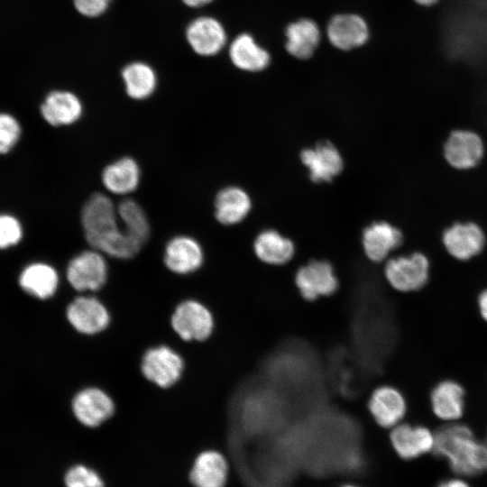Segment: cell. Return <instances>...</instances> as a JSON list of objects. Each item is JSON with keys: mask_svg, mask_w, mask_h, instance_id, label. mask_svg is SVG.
I'll use <instances>...</instances> for the list:
<instances>
[{"mask_svg": "<svg viewBox=\"0 0 487 487\" xmlns=\"http://www.w3.org/2000/svg\"><path fill=\"white\" fill-rule=\"evenodd\" d=\"M84 236L91 248L117 260H129L143 247L129 235L119 220L117 206L106 194L95 192L80 214Z\"/></svg>", "mask_w": 487, "mask_h": 487, "instance_id": "6da1fadb", "label": "cell"}, {"mask_svg": "<svg viewBox=\"0 0 487 487\" xmlns=\"http://www.w3.org/2000/svg\"><path fill=\"white\" fill-rule=\"evenodd\" d=\"M434 435L431 453L446 459L456 475L474 476L487 471V449L468 427L450 424L442 427Z\"/></svg>", "mask_w": 487, "mask_h": 487, "instance_id": "7a4b0ae2", "label": "cell"}, {"mask_svg": "<svg viewBox=\"0 0 487 487\" xmlns=\"http://www.w3.org/2000/svg\"><path fill=\"white\" fill-rule=\"evenodd\" d=\"M173 332L185 342H206L216 330L215 313L206 303L186 299L179 302L170 317Z\"/></svg>", "mask_w": 487, "mask_h": 487, "instance_id": "3957f363", "label": "cell"}, {"mask_svg": "<svg viewBox=\"0 0 487 487\" xmlns=\"http://www.w3.org/2000/svg\"><path fill=\"white\" fill-rule=\"evenodd\" d=\"M140 371L147 381L160 389H170L183 376L185 361L171 346L159 344L148 347L143 352Z\"/></svg>", "mask_w": 487, "mask_h": 487, "instance_id": "277c9868", "label": "cell"}, {"mask_svg": "<svg viewBox=\"0 0 487 487\" xmlns=\"http://www.w3.org/2000/svg\"><path fill=\"white\" fill-rule=\"evenodd\" d=\"M383 275L391 289L409 294L421 289L428 281L430 263L420 252L388 258L382 266Z\"/></svg>", "mask_w": 487, "mask_h": 487, "instance_id": "5b68a950", "label": "cell"}, {"mask_svg": "<svg viewBox=\"0 0 487 487\" xmlns=\"http://www.w3.org/2000/svg\"><path fill=\"white\" fill-rule=\"evenodd\" d=\"M108 275L105 254L91 247L72 257L66 268L67 281L80 294L101 290L107 282Z\"/></svg>", "mask_w": 487, "mask_h": 487, "instance_id": "8992f818", "label": "cell"}, {"mask_svg": "<svg viewBox=\"0 0 487 487\" xmlns=\"http://www.w3.org/2000/svg\"><path fill=\"white\" fill-rule=\"evenodd\" d=\"M65 316L76 332L87 336L106 331L111 323L108 308L92 293H82L75 297L68 304Z\"/></svg>", "mask_w": 487, "mask_h": 487, "instance_id": "52a82bcc", "label": "cell"}, {"mask_svg": "<svg viewBox=\"0 0 487 487\" xmlns=\"http://www.w3.org/2000/svg\"><path fill=\"white\" fill-rule=\"evenodd\" d=\"M295 285L308 301L333 295L339 287L334 265L326 259H310L294 275Z\"/></svg>", "mask_w": 487, "mask_h": 487, "instance_id": "ba28073f", "label": "cell"}, {"mask_svg": "<svg viewBox=\"0 0 487 487\" xmlns=\"http://www.w3.org/2000/svg\"><path fill=\"white\" fill-rule=\"evenodd\" d=\"M76 419L85 427H97L115 412L112 396L98 386H86L76 391L70 402Z\"/></svg>", "mask_w": 487, "mask_h": 487, "instance_id": "9c48e42d", "label": "cell"}, {"mask_svg": "<svg viewBox=\"0 0 487 487\" xmlns=\"http://www.w3.org/2000/svg\"><path fill=\"white\" fill-rule=\"evenodd\" d=\"M367 408L376 425L390 430L404 420L409 404L406 396L398 387L382 384L371 392Z\"/></svg>", "mask_w": 487, "mask_h": 487, "instance_id": "30bf717a", "label": "cell"}, {"mask_svg": "<svg viewBox=\"0 0 487 487\" xmlns=\"http://www.w3.org/2000/svg\"><path fill=\"white\" fill-rule=\"evenodd\" d=\"M443 155L449 166L457 170H471L484 156V143L473 131L455 129L450 132L444 146Z\"/></svg>", "mask_w": 487, "mask_h": 487, "instance_id": "8fae6325", "label": "cell"}, {"mask_svg": "<svg viewBox=\"0 0 487 487\" xmlns=\"http://www.w3.org/2000/svg\"><path fill=\"white\" fill-rule=\"evenodd\" d=\"M204 261L202 245L190 235H176L165 244L163 263L174 274L188 275L196 272L202 267Z\"/></svg>", "mask_w": 487, "mask_h": 487, "instance_id": "7c38bea8", "label": "cell"}, {"mask_svg": "<svg viewBox=\"0 0 487 487\" xmlns=\"http://www.w3.org/2000/svg\"><path fill=\"white\" fill-rule=\"evenodd\" d=\"M442 242L452 257L468 261L482 251L486 237L482 227L476 223L455 222L443 231Z\"/></svg>", "mask_w": 487, "mask_h": 487, "instance_id": "4fadbf2b", "label": "cell"}, {"mask_svg": "<svg viewBox=\"0 0 487 487\" xmlns=\"http://www.w3.org/2000/svg\"><path fill=\"white\" fill-rule=\"evenodd\" d=\"M388 437L394 452L404 460L432 452L435 443V435L429 428L404 421L391 428Z\"/></svg>", "mask_w": 487, "mask_h": 487, "instance_id": "5bb4252c", "label": "cell"}, {"mask_svg": "<svg viewBox=\"0 0 487 487\" xmlns=\"http://www.w3.org/2000/svg\"><path fill=\"white\" fill-rule=\"evenodd\" d=\"M403 242L401 231L386 221L372 223L364 228L361 246L365 258L371 262L381 264Z\"/></svg>", "mask_w": 487, "mask_h": 487, "instance_id": "9a60e30c", "label": "cell"}, {"mask_svg": "<svg viewBox=\"0 0 487 487\" xmlns=\"http://www.w3.org/2000/svg\"><path fill=\"white\" fill-rule=\"evenodd\" d=\"M302 164L308 169L315 183L330 182L344 168V161L337 148L329 141H323L313 148H306L299 154Z\"/></svg>", "mask_w": 487, "mask_h": 487, "instance_id": "2e32d148", "label": "cell"}, {"mask_svg": "<svg viewBox=\"0 0 487 487\" xmlns=\"http://www.w3.org/2000/svg\"><path fill=\"white\" fill-rule=\"evenodd\" d=\"M186 40L192 51L203 57L217 54L226 43V32L222 23L212 16H198L188 24Z\"/></svg>", "mask_w": 487, "mask_h": 487, "instance_id": "e0dca14e", "label": "cell"}, {"mask_svg": "<svg viewBox=\"0 0 487 487\" xmlns=\"http://www.w3.org/2000/svg\"><path fill=\"white\" fill-rule=\"evenodd\" d=\"M83 110L79 97L68 90L51 91L41 106L42 117L55 127L75 124L82 116Z\"/></svg>", "mask_w": 487, "mask_h": 487, "instance_id": "ac0fdd59", "label": "cell"}, {"mask_svg": "<svg viewBox=\"0 0 487 487\" xmlns=\"http://www.w3.org/2000/svg\"><path fill=\"white\" fill-rule=\"evenodd\" d=\"M252 248L261 262L275 267L289 263L297 251L291 239L272 229L259 233L253 242Z\"/></svg>", "mask_w": 487, "mask_h": 487, "instance_id": "d6986e66", "label": "cell"}, {"mask_svg": "<svg viewBox=\"0 0 487 487\" xmlns=\"http://www.w3.org/2000/svg\"><path fill=\"white\" fill-rule=\"evenodd\" d=\"M141 169L132 157L124 156L107 164L101 172V182L111 194L128 195L137 189L141 182Z\"/></svg>", "mask_w": 487, "mask_h": 487, "instance_id": "ffe728a7", "label": "cell"}, {"mask_svg": "<svg viewBox=\"0 0 487 487\" xmlns=\"http://www.w3.org/2000/svg\"><path fill=\"white\" fill-rule=\"evenodd\" d=\"M327 37L335 48L347 51L364 44L369 37V30L361 16L338 14L328 23Z\"/></svg>", "mask_w": 487, "mask_h": 487, "instance_id": "44dd1931", "label": "cell"}, {"mask_svg": "<svg viewBox=\"0 0 487 487\" xmlns=\"http://www.w3.org/2000/svg\"><path fill=\"white\" fill-rule=\"evenodd\" d=\"M215 217L224 225L242 222L252 208V200L242 188L229 186L220 189L214 200Z\"/></svg>", "mask_w": 487, "mask_h": 487, "instance_id": "7402d4cb", "label": "cell"}, {"mask_svg": "<svg viewBox=\"0 0 487 487\" xmlns=\"http://www.w3.org/2000/svg\"><path fill=\"white\" fill-rule=\"evenodd\" d=\"M59 283L58 271L46 262H33L27 265L19 277L21 288L29 295L42 300L55 295Z\"/></svg>", "mask_w": 487, "mask_h": 487, "instance_id": "603a6c76", "label": "cell"}, {"mask_svg": "<svg viewBox=\"0 0 487 487\" xmlns=\"http://www.w3.org/2000/svg\"><path fill=\"white\" fill-rule=\"evenodd\" d=\"M228 466L224 455L215 450L202 452L196 458L189 478L196 487H224Z\"/></svg>", "mask_w": 487, "mask_h": 487, "instance_id": "cb8c5ba5", "label": "cell"}, {"mask_svg": "<svg viewBox=\"0 0 487 487\" xmlns=\"http://www.w3.org/2000/svg\"><path fill=\"white\" fill-rule=\"evenodd\" d=\"M431 409L434 414L445 421L460 418L464 410V391L456 381H443L430 394Z\"/></svg>", "mask_w": 487, "mask_h": 487, "instance_id": "d4e9b609", "label": "cell"}, {"mask_svg": "<svg viewBox=\"0 0 487 487\" xmlns=\"http://www.w3.org/2000/svg\"><path fill=\"white\" fill-rule=\"evenodd\" d=\"M121 77L127 96L133 100H145L156 90L158 78L153 68L143 61L126 64Z\"/></svg>", "mask_w": 487, "mask_h": 487, "instance_id": "484cf974", "label": "cell"}, {"mask_svg": "<svg viewBox=\"0 0 487 487\" xmlns=\"http://www.w3.org/2000/svg\"><path fill=\"white\" fill-rule=\"evenodd\" d=\"M229 57L239 69L256 72L270 63V54L248 33L239 34L230 44Z\"/></svg>", "mask_w": 487, "mask_h": 487, "instance_id": "4316f807", "label": "cell"}, {"mask_svg": "<svg viewBox=\"0 0 487 487\" xmlns=\"http://www.w3.org/2000/svg\"><path fill=\"white\" fill-rule=\"evenodd\" d=\"M286 37L288 52L298 59L306 60L312 56L318 45L320 32L314 21L301 19L289 24Z\"/></svg>", "mask_w": 487, "mask_h": 487, "instance_id": "83f0119b", "label": "cell"}, {"mask_svg": "<svg viewBox=\"0 0 487 487\" xmlns=\"http://www.w3.org/2000/svg\"><path fill=\"white\" fill-rule=\"evenodd\" d=\"M117 213L124 231L144 245L150 237L151 227L142 206L133 198H124L117 205Z\"/></svg>", "mask_w": 487, "mask_h": 487, "instance_id": "f1b7e54d", "label": "cell"}, {"mask_svg": "<svg viewBox=\"0 0 487 487\" xmlns=\"http://www.w3.org/2000/svg\"><path fill=\"white\" fill-rule=\"evenodd\" d=\"M64 480L66 487H105L98 473L82 464L69 468Z\"/></svg>", "mask_w": 487, "mask_h": 487, "instance_id": "f546056e", "label": "cell"}, {"mask_svg": "<svg viewBox=\"0 0 487 487\" xmlns=\"http://www.w3.org/2000/svg\"><path fill=\"white\" fill-rule=\"evenodd\" d=\"M21 126L11 115L0 113V154L7 153L18 142Z\"/></svg>", "mask_w": 487, "mask_h": 487, "instance_id": "4dcf8cb0", "label": "cell"}, {"mask_svg": "<svg viewBox=\"0 0 487 487\" xmlns=\"http://www.w3.org/2000/svg\"><path fill=\"white\" fill-rule=\"evenodd\" d=\"M22 237L23 228L18 219L10 215H0V248L17 244Z\"/></svg>", "mask_w": 487, "mask_h": 487, "instance_id": "1f68e13d", "label": "cell"}, {"mask_svg": "<svg viewBox=\"0 0 487 487\" xmlns=\"http://www.w3.org/2000/svg\"><path fill=\"white\" fill-rule=\"evenodd\" d=\"M75 9L83 16L95 18L108 9L112 0H72Z\"/></svg>", "mask_w": 487, "mask_h": 487, "instance_id": "d6a6232c", "label": "cell"}, {"mask_svg": "<svg viewBox=\"0 0 487 487\" xmlns=\"http://www.w3.org/2000/svg\"><path fill=\"white\" fill-rule=\"evenodd\" d=\"M436 487H470V485L464 479L455 477L442 481Z\"/></svg>", "mask_w": 487, "mask_h": 487, "instance_id": "836d02e7", "label": "cell"}, {"mask_svg": "<svg viewBox=\"0 0 487 487\" xmlns=\"http://www.w3.org/2000/svg\"><path fill=\"white\" fill-rule=\"evenodd\" d=\"M478 307L482 317L487 322V289L480 294Z\"/></svg>", "mask_w": 487, "mask_h": 487, "instance_id": "e575fe53", "label": "cell"}, {"mask_svg": "<svg viewBox=\"0 0 487 487\" xmlns=\"http://www.w3.org/2000/svg\"><path fill=\"white\" fill-rule=\"evenodd\" d=\"M213 0H181V2L191 8H198L208 5Z\"/></svg>", "mask_w": 487, "mask_h": 487, "instance_id": "d590c367", "label": "cell"}, {"mask_svg": "<svg viewBox=\"0 0 487 487\" xmlns=\"http://www.w3.org/2000/svg\"><path fill=\"white\" fill-rule=\"evenodd\" d=\"M416 4L423 7H432L442 0H413Z\"/></svg>", "mask_w": 487, "mask_h": 487, "instance_id": "8d00e7d4", "label": "cell"}, {"mask_svg": "<svg viewBox=\"0 0 487 487\" xmlns=\"http://www.w3.org/2000/svg\"><path fill=\"white\" fill-rule=\"evenodd\" d=\"M482 442H483V444H484V446H485V447H486V449H487V433H486L485 437H484V439L482 440Z\"/></svg>", "mask_w": 487, "mask_h": 487, "instance_id": "74e56055", "label": "cell"}, {"mask_svg": "<svg viewBox=\"0 0 487 487\" xmlns=\"http://www.w3.org/2000/svg\"><path fill=\"white\" fill-rule=\"evenodd\" d=\"M343 487H357V486H354V485H345Z\"/></svg>", "mask_w": 487, "mask_h": 487, "instance_id": "f35d334b", "label": "cell"}]
</instances>
